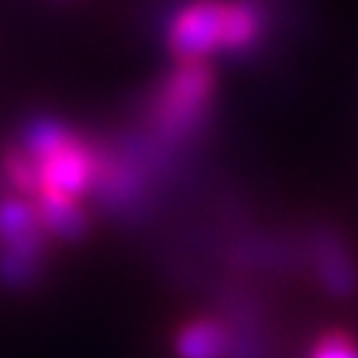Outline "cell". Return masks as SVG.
Segmentation results:
<instances>
[{
  "label": "cell",
  "instance_id": "cell-2",
  "mask_svg": "<svg viewBox=\"0 0 358 358\" xmlns=\"http://www.w3.org/2000/svg\"><path fill=\"white\" fill-rule=\"evenodd\" d=\"M213 78L201 62H182L168 81L162 84L154 103V126L157 134L168 140H179L201 126L207 112Z\"/></svg>",
  "mask_w": 358,
  "mask_h": 358
},
{
  "label": "cell",
  "instance_id": "cell-1",
  "mask_svg": "<svg viewBox=\"0 0 358 358\" xmlns=\"http://www.w3.org/2000/svg\"><path fill=\"white\" fill-rule=\"evenodd\" d=\"M260 17L246 0H199L176 14L168 45L182 62H199L215 50H241L255 42Z\"/></svg>",
  "mask_w": 358,
  "mask_h": 358
},
{
  "label": "cell",
  "instance_id": "cell-4",
  "mask_svg": "<svg viewBox=\"0 0 358 358\" xmlns=\"http://www.w3.org/2000/svg\"><path fill=\"white\" fill-rule=\"evenodd\" d=\"M310 246H313V260H316L322 282L333 294H350L355 288V268H352L350 252L344 249L341 238L330 229H319Z\"/></svg>",
  "mask_w": 358,
  "mask_h": 358
},
{
  "label": "cell",
  "instance_id": "cell-3",
  "mask_svg": "<svg viewBox=\"0 0 358 358\" xmlns=\"http://www.w3.org/2000/svg\"><path fill=\"white\" fill-rule=\"evenodd\" d=\"M42 221L36 210L6 199L0 201V274L11 285H25L42 260Z\"/></svg>",
  "mask_w": 358,
  "mask_h": 358
},
{
  "label": "cell",
  "instance_id": "cell-7",
  "mask_svg": "<svg viewBox=\"0 0 358 358\" xmlns=\"http://www.w3.org/2000/svg\"><path fill=\"white\" fill-rule=\"evenodd\" d=\"M310 358H358V344L341 333H330L316 344Z\"/></svg>",
  "mask_w": 358,
  "mask_h": 358
},
{
  "label": "cell",
  "instance_id": "cell-6",
  "mask_svg": "<svg viewBox=\"0 0 358 358\" xmlns=\"http://www.w3.org/2000/svg\"><path fill=\"white\" fill-rule=\"evenodd\" d=\"M229 347V336L215 322H193L182 330L176 352L182 358H221Z\"/></svg>",
  "mask_w": 358,
  "mask_h": 358
},
{
  "label": "cell",
  "instance_id": "cell-5",
  "mask_svg": "<svg viewBox=\"0 0 358 358\" xmlns=\"http://www.w3.org/2000/svg\"><path fill=\"white\" fill-rule=\"evenodd\" d=\"M34 210L42 227L62 238H78L87 227L81 207L76 204L73 196H64V193H39V204Z\"/></svg>",
  "mask_w": 358,
  "mask_h": 358
}]
</instances>
